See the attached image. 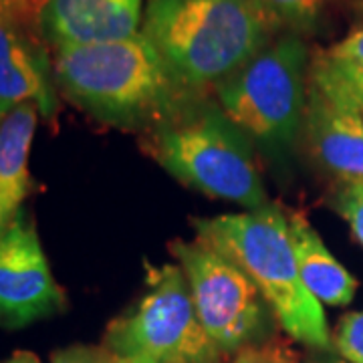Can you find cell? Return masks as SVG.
Instances as JSON below:
<instances>
[{"label": "cell", "instance_id": "18", "mask_svg": "<svg viewBox=\"0 0 363 363\" xmlns=\"http://www.w3.org/2000/svg\"><path fill=\"white\" fill-rule=\"evenodd\" d=\"M121 359L105 345H71L52 353L51 363H119Z\"/></svg>", "mask_w": 363, "mask_h": 363}, {"label": "cell", "instance_id": "23", "mask_svg": "<svg viewBox=\"0 0 363 363\" xmlns=\"http://www.w3.org/2000/svg\"><path fill=\"white\" fill-rule=\"evenodd\" d=\"M119 363H156L154 359H150V357H142V355H138V357H128V359H121Z\"/></svg>", "mask_w": 363, "mask_h": 363}, {"label": "cell", "instance_id": "20", "mask_svg": "<svg viewBox=\"0 0 363 363\" xmlns=\"http://www.w3.org/2000/svg\"><path fill=\"white\" fill-rule=\"evenodd\" d=\"M49 0H9V14L18 25H30V23H40V14Z\"/></svg>", "mask_w": 363, "mask_h": 363}, {"label": "cell", "instance_id": "14", "mask_svg": "<svg viewBox=\"0 0 363 363\" xmlns=\"http://www.w3.org/2000/svg\"><path fill=\"white\" fill-rule=\"evenodd\" d=\"M335 208L363 247V180L343 182L335 192Z\"/></svg>", "mask_w": 363, "mask_h": 363}, {"label": "cell", "instance_id": "19", "mask_svg": "<svg viewBox=\"0 0 363 363\" xmlns=\"http://www.w3.org/2000/svg\"><path fill=\"white\" fill-rule=\"evenodd\" d=\"M329 61L335 65L351 67V69H363V26L350 33L345 39L337 43L325 52Z\"/></svg>", "mask_w": 363, "mask_h": 363}, {"label": "cell", "instance_id": "17", "mask_svg": "<svg viewBox=\"0 0 363 363\" xmlns=\"http://www.w3.org/2000/svg\"><path fill=\"white\" fill-rule=\"evenodd\" d=\"M262 2L279 21L303 26L311 25L323 4V0H262Z\"/></svg>", "mask_w": 363, "mask_h": 363}, {"label": "cell", "instance_id": "9", "mask_svg": "<svg viewBox=\"0 0 363 363\" xmlns=\"http://www.w3.org/2000/svg\"><path fill=\"white\" fill-rule=\"evenodd\" d=\"M65 307L39 234L18 214L0 233V325L25 327Z\"/></svg>", "mask_w": 363, "mask_h": 363}, {"label": "cell", "instance_id": "1", "mask_svg": "<svg viewBox=\"0 0 363 363\" xmlns=\"http://www.w3.org/2000/svg\"><path fill=\"white\" fill-rule=\"evenodd\" d=\"M55 77L73 104L119 128L166 125L194 93L142 33L97 45L57 47Z\"/></svg>", "mask_w": 363, "mask_h": 363}, {"label": "cell", "instance_id": "26", "mask_svg": "<svg viewBox=\"0 0 363 363\" xmlns=\"http://www.w3.org/2000/svg\"><path fill=\"white\" fill-rule=\"evenodd\" d=\"M317 363H343V362H337V359H329V362H317Z\"/></svg>", "mask_w": 363, "mask_h": 363}, {"label": "cell", "instance_id": "6", "mask_svg": "<svg viewBox=\"0 0 363 363\" xmlns=\"http://www.w3.org/2000/svg\"><path fill=\"white\" fill-rule=\"evenodd\" d=\"M307 49L285 37L218 85L226 119L248 135L271 143L291 142L303 125Z\"/></svg>", "mask_w": 363, "mask_h": 363}, {"label": "cell", "instance_id": "5", "mask_svg": "<svg viewBox=\"0 0 363 363\" xmlns=\"http://www.w3.org/2000/svg\"><path fill=\"white\" fill-rule=\"evenodd\" d=\"M104 345L119 359L222 363L226 357L200 323L186 274L176 264L145 267L143 297L133 311L109 323Z\"/></svg>", "mask_w": 363, "mask_h": 363}, {"label": "cell", "instance_id": "11", "mask_svg": "<svg viewBox=\"0 0 363 363\" xmlns=\"http://www.w3.org/2000/svg\"><path fill=\"white\" fill-rule=\"evenodd\" d=\"M35 101L43 116L52 113L49 61L33 39L11 18H0V119L16 105Z\"/></svg>", "mask_w": 363, "mask_h": 363}, {"label": "cell", "instance_id": "15", "mask_svg": "<svg viewBox=\"0 0 363 363\" xmlns=\"http://www.w3.org/2000/svg\"><path fill=\"white\" fill-rule=\"evenodd\" d=\"M228 363H301L297 351L293 350L286 341L271 339L260 345H245L234 355H230Z\"/></svg>", "mask_w": 363, "mask_h": 363}, {"label": "cell", "instance_id": "22", "mask_svg": "<svg viewBox=\"0 0 363 363\" xmlns=\"http://www.w3.org/2000/svg\"><path fill=\"white\" fill-rule=\"evenodd\" d=\"M4 363H40V359L30 351H16V353H13V357Z\"/></svg>", "mask_w": 363, "mask_h": 363}, {"label": "cell", "instance_id": "7", "mask_svg": "<svg viewBox=\"0 0 363 363\" xmlns=\"http://www.w3.org/2000/svg\"><path fill=\"white\" fill-rule=\"evenodd\" d=\"M169 248L180 260L198 319L218 351L234 355L250 345L262 315L255 283L202 238L176 240Z\"/></svg>", "mask_w": 363, "mask_h": 363}, {"label": "cell", "instance_id": "25", "mask_svg": "<svg viewBox=\"0 0 363 363\" xmlns=\"http://www.w3.org/2000/svg\"><path fill=\"white\" fill-rule=\"evenodd\" d=\"M355 95H357V101H359V107H362V113H363V93L362 91L355 89Z\"/></svg>", "mask_w": 363, "mask_h": 363}, {"label": "cell", "instance_id": "24", "mask_svg": "<svg viewBox=\"0 0 363 363\" xmlns=\"http://www.w3.org/2000/svg\"><path fill=\"white\" fill-rule=\"evenodd\" d=\"M2 16H11L9 14V0H0V18Z\"/></svg>", "mask_w": 363, "mask_h": 363}, {"label": "cell", "instance_id": "8", "mask_svg": "<svg viewBox=\"0 0 363 363\" xmlns=\"http://www.w3.org/2000/svg\"><path fill=\"white\" fill-rule=\"evenodd\" d=\"M303 125L315 160L343 182L363 180V113L355 89L321 55L311 69Z\"/></svg>", "mask_w": 363, "mask_h": 363}, {"label": "cell", "instance_id": "21", "mask_svg": "<svg viewBox=\"0 0 363 363\" xmlns=\"http://www.w3.org/2000/svg\"><path fill=\"white\" fill-rule=\"evenodd\" d=\"M331 63H333V61H331ZM333 67L337 69L339 73H341V77L345 79L353 89L362 91L363 93V69H351V67H341L335 65V63H333Z\"/></svg>", "mask_w": 363, "mask_h": 363}, {"label": "cell", "instance_id": "4", "mask_svg": "<svg viewBox=\"0 0 363 363\" xmlns=\"http://www.w3.org/2000/svg\"><path fill=\"white\" fill-rule=\"evenodd\" d=\"M154 156L178 180L250 210L264 206V186L240 130L208 111L176 117L154 135Z\"/></svg>", "mask_w": 363, "mask_h": 363}, {"label": "cell", "instance_id": "16", "mask_svg": "<svg viewBox=\"0 0 363 363\" xmlns=\"http://www.w3.org/2000/svg\"><path fill=\"white\" fill-rule=\"evenodd\" d=\"M335 345L350 363H363V311L347 313L339 319Z\"/></svg>", "mask_w": 363, "mask_h": 363}, {"label": "cell", "instance_id": "13", "mask_svg": "<svg viewBox=\"0 0 363 363\" xmlns=\"http://www.w3.org/2000/svg\"><path fill=\"white\" fill-rule=\"evenodd\" d=\"M286 220L303 285L321 305H350L357 291V281L329 252L321 236L303 214L289 212Z\"/></svg>", "mask_w": 363, "mask_h": 363}, {"label": "cell", "instance_id": "12", "mask_svg": "<svg viewBox=\"0 0 363 363\" xmlns=\"http://www.w3.org/2000/svg\"><path fill=\"white\" fill-rule=\"evenodd\" d=\"M39 116V104L26 101L0 119V233L21 214L30 192L28 154Z\"/></svg>", "mask_w": 363, "mask_h": 363}, {"label": "cell", "instance_id": "2", "mask_svg": "<svg viewBox=\"0 0 363 363\" xmlns=\"http://www.w3.org/2000/svg\"><path fill=\"white\" fill-rule=\"evenodd\" d=\"M279 23L262 0H150L142 35L172 73L198 91L252 61Z\"/></svg>", "mask_w": 363, "mask_h": 363}, {"label": "cell", "instance_id": "10", "mask_svg": "<svg viewBox=\"0 0 363 363\" xmlns=\"http://www.w3.org/2000/svg\"><path fill=\"white\" fill-rule=\"evenodd\" d=\"M140 21L142 0H49L40 14L43 30L57 47L130 39Z\"/></svg>", "mask_w": 363, "mask_h": 363}, {"label": "cell", "instance_id": "3", "mask_svg": "<svg viewBox=\"0 0 363 363\" xmlns=\"http://www.w3.org/2000/svg\"><path fill=\"white\" fill-rule=\"evenodd\" d=\"M198 238L240 271L259 289L286 335L315 350H327L331 337L323 305L303 285L293 250L289 220L277 206L242 214L196 220Z\"/></svg>", "mask_w": 363, "mask_h": 363}]
</instances>
